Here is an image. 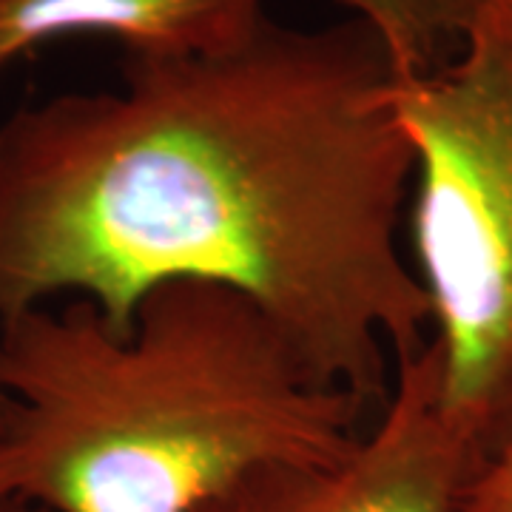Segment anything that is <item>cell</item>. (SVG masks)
<instances>
[{
	"instance_id": "6da1fadb",
	"label": "cell",
	"mask_w": 512,
	"mask_h": 512,
	"mask_svg": "<svg viewBox=\"0 0 512 512\" xmlns=\"http://www.w3.org/2000/svg\"><path fill=\"white\" fill-rule=\"evenodd\" d=\"M396 80L365 20L268 18L231 49L126 55L117 89L20 109L0 126V322L77 299L123 330L154 288L208 282L379 410L430 339Z\"/></svg>"
},
{
	"instance_id": "7a4b0ae2",
	"label": "cell",
	"mask_w": 512,
	"mask_h": 512,
	"mask_svg": "<svg viewBox=\"0 0 512 512\" xmlns=\"http://www.w3.org/2000/svg\"><path fill=\"white\" fill-rule=\"evenodd\" d=\"M0 387V498L46 512H200L262 467L339 456L370 410L208 282L154 288L123 330L77 299L3 319Z\"/></svg>"
},
{
	"instance_id": "3957f363",
	"label": "cell",
	"mask_w": 512,
	"mask_h": 512,
	"mask_svg": "<svg viewBox=\"0 0 512 512\" xmlns=\"http://www.w3.org/2000/svg\"><path fill=\"white\" fill-rule=\"evenodd\" d=\"M393 103L416 163L407 225L441 399L487 456L512 421V0L433 72L399 77Z\"/></svg>"
},
{
	"instance_id": "277c9868",
	"label": "cell",
	"mask_w": 512,
	"mask_h": 512,
	"mask_svg": "<svg viewBox=\"0 0 512 512\" xmlns=\"http://www.w3.org/2000/svg\"><path fill=\"white\" fill-rule=\"evenodd\" d=\"M376 413L339 456L262 467L200 512H461L484 450L444 407L430 339L396 362Z\"/></svg>"
},
{
	"instance_id": "5b68a950",
	"label": "cell",
	"mask_w": 512,
	"mask_h": 512,
	"mask_svg": "<svg viewBox=\"0 0 512 512\" xmlns=\"http://www.w3.org/2000/svg\"><path fill=\"white\" fill-rule=\"evenodd\" d=\"M265 20V0H0V74L63 37H111L131 57H191L231 49Z\"/></svg>"
},
{
	"instance_id": "8992f818",
	"label": "cell",
	"mask_w": 512,
	"mask_h": 512,
	"mask_svg": "<svg viewBox=\"0 0 512 512\" xmlns=\"http://www.w3.org/2000/svg\"><path fill=\"white\" fill-rule=\"evenodd\" d=\"M382 37L399 77L433 72L456 55L493 0H336Z\"/></svg>"
},
{
	"instance_id": "52a82bcc",
	"label": "cell",
	"mask_w": 512,
	"mask_h": 512,
	"mask_svg": "<svg viewBox=\"0 0 512 512\" xmlns=\"http://www.w3.org/2000/svg\"><path fill=\"white\" fill-rule=\"evenodd\" d=\"M461 512H512V421L478 464Z\"/></svg>"
},
{
	"instance_id": "ba28073f",
	"label": "cell",
	"mask_w": 512,
	"mask_h": 512,
	"mask_svg": "<svg viewBox=\"0 0 512 512\" xmlns=\"http://www.w3.org/2000/svg\"><path fill=\"white\" fill-rule=\"evenodd\" d=\"M0 512H46L35 507V504H26L18 498H0Z\"/></svg>"
},
{
	"instance_id": "9c48e42d",
	"label": "cell",
	"mask_w": 512,
	"mask_h": 512,
	"mask_svg": "<svg viewBox=\"0 0 512 512\" xmlns=\"http://www.w3.org/2000/svg\"><path fill=\"white\" fill-rule=\"evenodd\" d=\"M6 410H9V399H6V393H3V387H0V421L6 419Z\"/></svg>"
}]
</instances>
